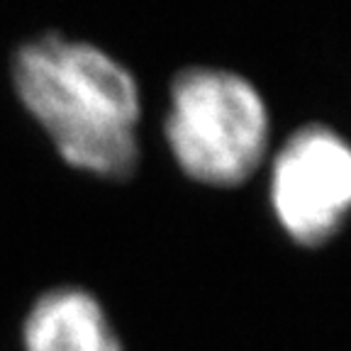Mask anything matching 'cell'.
Instances as JSON below:
<instances>
[{"label":"cell","mask_w":351,"mask_h":351,"mask_svg":"<svg viewBox=\"0 0 351 351\" xmlns=\"http://www.w3.org/2000/svg\"><path fill=\"white\" fill-rule=\"evenodd\" d=\"M12 86L69 169L125 183L142 166V90L112 54L83 39L42 34L12 56Z\"/></svg>","instance_id":"1"},{"label":"cell","mask_w":351,"mask_h":351,"mask_svg":"<svg viewBox=\"0 0 351 351\" xmlns=\"http://www.w3.org/2000/svg\"><path fill=\"white\" fill-rule=\"evenodd\" d=\"M164 144L186 181L237 191L261 173L274 152L271 110L247 76L188 66L171 78Z\"/></svg>","instance_id":"2"},{"label":"cell","mask_w":351,"mask_h":351,"mask_svg":"<svg viewBox=\"0 0 351 351\" xmlns=\"http://www.w3.org/2000/svg\"><path fill=\"white\" fill-rule=\"evenodd\" d=\"M266 171V208L276 230L300 252L335 244L351 222V139L307 122L276 144Z\"/></svg>","instance_id":"3"},{"label":"cell","mask_w":351,"mask_h":351,"mask_svg":"<svg viewBox=\"0 0 351 351\" xmlns=\"http://www.w3.org/2000/svg\"><path fill=\"white\" fill-rule=\"evenodd\" d=\"M22 351H130L108 305L86 285L42 291L22 319Z\"/></svg>","instance_id":"4"}]
</instances>
